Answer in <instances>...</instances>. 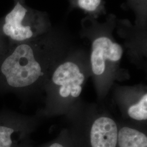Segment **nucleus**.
Segmentation results:
<instances>
[{
	"instance_id": "f257e3e1",
	"label": "nucleus",
	"mask_w": 147,
	"mask_h": 147,
	"mask_svg": "<svg viewBox=\"0 0 147 147\" xmlns=\"http://www.w3.org/2000/svg\"><path fill=\"white\" fill-rule=\"evenodd\" d=\"M46 34L31 40L8 45L0 55L2 87L18 92L44 86L52 71L51 47Z\"/></svg>"
},
{
	"instance_id": "f03ea898",
	"label": "nucleus",
	"mask_w": 147,
	"mask_h": 147,
	"mask_svg": "<svg viewBox=\"0 0 147 147\" xmlns=\"http://www.w3.org/2000/svg\"><path fill=\"white\" fill-rule=\"evenodd\" d=\"M50 27L46 13L33 9L19 1L0 19V33L8 44L31 40L47 33Z\"/></svg>"
},
{
	"instance_id": "7ed1b4c3",
	"label": "nucleus",
	"mask_w": 147,
	"mask_h": 147,
	"mask_svg": "<svg viewBox=\"0 0 147 147\" xmlns=\"http://www.w3.org/2000/svg\"><path fill=\"white\" fill-rule=\"evenodd\" d=\"M86 74L77 63L66 61L53 69L44 84L49 100L57 96L62 100H72L81 94Z\"/></svg>"
},
{
	"instance_id": "20e7f679",
	"label": "nucleus",
	"mask_w": 147,
	"mask_h": 147,
	"mask_svg": "<svg viewBox=\"0 0 147 147\" xmlns=\"http://www.w3.org/2000/svg\"><path fill=\"white\" fill-rule=\"evenodd\" d=\"M123 55L120 44L113 42L110 38L102 36L96 38L92 44L90 65L93 73L100 76L105 73L106 61L118 62Z\"/></svg>"
},
{
	"instance_id": "39448f33",
	"label": "nucleus",
	"mask_w": 147,
	"mask_h": 147,
	"mask_svg": "<svg viewBox=\"0 0 147 147\" xmlns=\"http://www.w3.org/2000/svg\"><path fill=\"white\" fill-rule=\"evenodd\" d=\"M118 126L110 117L96 118L90 126L87 147H117Z\"/></svg>"
},
{
	"instance_id": "423d86ee",
	"label": "nucleus",
	"mask_w": 147,
	"mask_h": 147,
	"mask_svg": "<svg viewBox=\"0 0 147 147\" xmlns=\"http://www.w3.org/2000/svg\"><path fill=\"white\" fill-rule=\"evenodd\" d=\"M27 132V126L21 118L14 115L0 118V147H18Z\"/></svg>"
},
{
	"instance_id": "0eeeda50",
	"label": "nucleus",
	"mask_w": 147,
	"mask_h": 147,
	"mask_svg": "<svg viewBox=\"0 0 147 147\" xmlns=\"http://www.w3.org/2000/svg\"><path fill=\"white\" fill-rule=\"evenodd\" d=\"M117 147H147V135L131 126L118 127Z\"/></svg>"
},
{
	"instance_id": "6e6552de",
	"label": "nucleus",
	"mask_w": 147,
	"mask_h": 147,
	"mask_svg": "<svg viewBox=\"0 0 147 147\" xmlns=\"http://www.w3.org/2000/svg\"><path fill=\"white\" fill-rule=\"evenodd\" d=\"M127 114L133 120L145 121L147 119V94H143L136 102L128 107Z\"/></svg>"
},
{
	"instance_id": "1a4fd4ad",
	"label": "nucleus",
	"mask_w": 147,
	"mask_h": 147,
	"mask_svg": "<svg viewBox=\"0 0 147 147\" xmlns=\"http://www.w3.org/2000/svg\"><path fill=\"white\" fill-rule=\"evenodd\" d=\"M101 0H78L79 7L84 11L92 12L100 5Z\"/></svg>"
},
{
	"instance_id": "9d476101",
	"label": "nucleus",
	"mask_w": 147,
	"mask_h": 147,
	"mask_svg": "<svg viewBox=\"0 0 147 147\" xmlns=\"http://www.w3.org/2000/svg\"><path fill=\"white\" fill-rule=\"evenodd\" d=\"M45 147H76L75 143L69 138L59 137L56 140L53 141Z\"/></svg>"
},
{
	"instance_id": "9b49d317",
	"label": "nucleus",
	"mask_w": 147,
	"mask_h": 147,
	"mask_svg": "<svg viewBox=\"0 0 147 147\" xmlns=\"http://www.w3.org/2000/svg\"><path fill=\"white\" fill-rule=\"evenodd\" d=\"M8 42L0 33V55L4 53L8 47Z\"/></svg>"
},
{
	"instance_id": "f8f14e48",
	"label": "nucleus",
	"mask_w": 147,
	"mask_h": 147,
	"mask_svg": "<svg viewBox=\"0 0 147 147\" xmlns=\"http://www.w3.org/2000/svg\"><path fill=\"white\" fill-rule=\"evenodd\" d=\"M30 147V146H27V144H24V143H21L20 144H19L18 147Z\"/></svg>"
},
{
	"instance_id": "ddd939ff",
	"label": "nucleus",
	"mask_w": 147,
	"mask_h": 147,
	"mask_svg": "<svg viewBox=\"0 0 147 147\" xmlns=\"http://www.w3.org/2000/svg\"><path fill=\"white\" fill-rule=\"evenodd\" d=\"M14 1L15 2H17V1H19V2H20L21 3H25L24 2V0H14Z\"/></svg>"
}]
</instances>
